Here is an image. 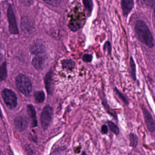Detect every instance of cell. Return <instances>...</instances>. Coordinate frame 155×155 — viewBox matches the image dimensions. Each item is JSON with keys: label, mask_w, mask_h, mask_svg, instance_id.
<instances>
[{"label": "cell", "mask_w": 155, "mask_h": 155, "mask_svg": "<svg viewBox=\"0 0 155 155\" xmlns=\"http://www.w3.org/2000/svg\"><path fill=\"white\" fill-rule=\"evenodd\" d=\"M107 123L110 130L111 132H113V133L116 135H118L119 134V128L118 127L114 122L108 120Z\"/></svg>", "instance_id": "21"}, {"label": "cell", "mask_w": 155, "mask_h": 155, "mask_svg": "<svg viewBox=\"0 0 155 155\" xmlns=\"http://www.w3.org/2000/svg\"><path fill=\"white\" fill-rule=\"evenodd\" d=\"M135 31L140 41L150 48L154 46V38L152 34L144 21L139 20L135 24Z\"/></svg>", "instance_id": "1"}, {"label": "cell", "mask_w": 155, "mask_h": 155, "mask_svg": "<svg viewBox=\"0 0 155 155\" xmlns=\"http://www.w3.org/2000/svg\"><path fill=\"white\" fill-rule=\"evenodd\" d=\"M8 18L10 31L12 34H18L19 32L18 30L16 22V17L12 6H10L8 9Z\"/></svg>", "instance_id": "6"}, {"label": "cell", "mask_w": 155, "mask_h": 155, "mask_svg": "<svg viewBox=\"0 0 155 155\" xmlns=\"http://www.w3.org/2000/svg\"><path fill=\"white\" fill-rule=\"evenodd\" d=\"M129 138L130 146L132 148H136L138 144V137L134 133H131L129 135Z\"/></svg>", "instance_id": "15"}, {"label": "cell", "mask_w": 155, "mask_h": 155, "mask_svg": "<svg viewBox=\"0 0 155 155\" xmlns=\"http://www.w3.org/2000/svg\"><path fill=\"white\" fill-rule=\"evenodd\" d=\"M140 107L142 110L144 120L147 128L150 132L153 133L155 130V124L154 119L150 112L146 108V107L143 104L140 105Z\"/></svg>", "instance_id": "5"}, {"label": "cell", "mask_w": 155, "mask_h": 155, "mask_svg": "<svg viewBox=\"0 0 155 155\" xmlns=\"http://www.w3.org/2000/svg\"><path fill=\"white\" fill-rule=\"evenodd\" d=\"M53 109L49 105L45 106L41 112L40 120L41 126L44 129H48L52 120Z\"/></svg>", "instance_id": "4"}, {"label": "cell", "mask_w": 155, "mask_h": 155, "mask_svg": "<svg viewBox=\"0 0 155 155\" xmlns=\"http://www.w3.org/2000/svg\"><path fill=\"white\" fill-rule=\"evenodd\" d=\"M61 65L64 69L71 71L75 68L76 63L72 60L64 59L61 61Z\"/></svg>", "instance_id": "13"}, {"label": "cell", "mask_w": 155, "mask_h": 155, "mask_svg": "<svg viewBox=\"0 0 155 155\" xmlns=\"http://www.w3.org/2000/svg\"><path fill=\"white\" fill-rule=\"evenodd\" d=\"M28 112L30 117L31 119L32 127H36L38 125V121L36 117V110L32 105H29L28 106Z\"/></svg>", "instance_id": "12"}, {"label": "cell", "mask_w": 155, "mask_h": 155, "mask_svg": "<svg viewBox=\"0 0 155 155\" xmlns=\"http://www.w3.org/2000/svg\"><path fill=\"white\" fill-rule=\"evenodd\" d=\"M30 51L32 54L36 55L43 54L45 51V47L41 41H36L31 45Z\"/></svg>", "instance_id": "7"}, {"label": "cell", "mask_w": 155, "mask_h": 155, "mask_svg": "<svg viewBox=\"0 0 155 155\" xmlns=\"http://www.w3.org/2000/svg\"><path fill=\"white\" fill-rule=\"evenodd\" d=\"M3 55H4V52H3V48L1 43H0V60L2 59Z\"/></svg>", "instance_id": "26"}, {"label": "cell", "mask_w": 155, "mask_h": 155, "mask_svg": "<svg viewBox=\"0 0 155 155\" xmlns=\"http://www.w3.org/2000/svg\"><path fill=\"white\" fill-rule=\"evenodd\" d=\"M14 124L18 130L22 131L26 129L28 127V121L26 118L19 116L15 119L14 120Z\"/></svg>", "instance_id": "9"}, {"label": "cell", "mask_w": 155, "mask_h": 155, "mask_svg": "<svg viewBox=\"0 0 155 155\" xmlns=\"http://www.w3.org/2000/svg\"><path fill=\"white\" fill-rule=\"evenodd\" d=\"M18 89L25 96H29L32 91V83L30 79L23 74H20L16 79Z\"/></svg>", "instance_id": "2"}, {"label": "cell", "mask_w": 155, "mask_h": 155, "mask_svg": "<svg viewBox=\"0 0 155 155\" xmlns=\"http://www.w3.org/2000/svg\"><path fill=\"white\" fill-rule=\"evenodd\" d=\"M8 76L7 65L6 63H3L0 66V81H2L6 79Z\"/></svg>", "instance_id": "16"}, {"label": "cell", "mask_w": 155, "mask_h": 155, "mask_svg": "<svg viewBox=\"0 0 155 155\" xmlns=\"http://www.w3.org/2000/svg\"><path fill=\"white\" fill-rule=\"evenodd\" d=\"M2 113L1 110L0 109V117H2Z\"/></svg>", "instance_id": "28"}, {"label": "cell", "mask_w": 155, "mask_h": 155, "mask_svg": "<svg viewBox=\"0 0 155 155\" xmlns=\"http://www.w3.org/2000/svg\"><path fill=\"white\" fill-rule=\"evenodd\" d=\"M114 91L116 92V94L118 96V97H119L120 98L121 100L123 101V102H124V104L125 105H127V106H128L129 104V102L127 98L126 97V95L125 94H123L122 92H120L118 89L117 88L115 87L114 88Z\"/></svg>", "instance_id": "20"}, {"label": "cell", "mask_w": 155, "mask_h": 155, "mask_svg": "<svg viewBox=\"0 0 155 155\" xmlns=\"http://www.w3.org/2000/svg\"><path fill=\"white\" fill-rule=\"evenodd\" d=\"M45 86L47 91L49 94H51L53 88V73L51 71L46 74L44 79Z\"/></svg>", "instance_id": "11"}, {"label": "cell", "mask_w": 155, "mask_h": 155, "mask_svg": "<svg viewBox=\"0 0 155 155\" xmlns=\"http://www.w3.org/2000/svg\"><path fill=\"white\" fill-rule=\"evenodd\" d=\"M133 0H121V6L123 15L127 16L134 7Z\"/></svg>", "instance_id": "8"}, {"label": "cell", "mask_w": 155, "mask_h": 155, "mask_svg": "<svg viewBox=\"0 0 155 155\" xmlns=\"http://www.w3.org/2000/svg\"><path fill=\"white\" fill-rule=\"evenodd\" d=\"M43 1L49 5L57 6L61 3L62 0H43Z\"/></svg>", "instance_id": "22"}, {"label": "cell", "mask_w": 155, "mask_h": 155, "mask_svg": "<svg viewBox=\"0 0 155 155\" xmlns=\"http://www.w3.org/2000/svg\"><path fill=\"white\" fill-rule=\"evenodd\" d=\"M83 2L86 11L88 14H90L93 9V2L92 0H83Z\"/></svg>", "instance_id": "19"}, {"label": "cell", "mask_w": 155, "mask_h": 155, "mask_svg": "<svg viewBox=\"0 0 155 155\" xmlns=\"http://www.w3.org/2000/svg\"><path fill=\"white\" fill-rule=\"evenodd\" d=\"M23 2L26 4H30L32 2V0H21Z\"/></svg>", "instance_id": "27"}, {"label": "cell", "mask_w": 155, "mask_h": 155, "mask_svg": "<svg viewBox=\"0 0 155 155\" xmlns=\"http://www.w3.org/2000/svg\"><path fill=\"white\" fill-rule=\"evenodd\" d=\"M2 96L8 107L13 109L17 107L18 104L17 96L11 90L8 89L3 90L2 92Z\"/></svg>", "instance_id": "3"}, {"label": "cell", "mask_w": 155, "mask_h": 155, "mask_svg": "<svg viewBox=\"0 0 155 155\" xmlns=\"http://www.w3.org/2000/svg\"><path fill=\"white\" fill-rule=\"evenodd\" d=\"M130 74L132 79L134 81L137 80L136 76V65L133 58L131 57L130 60Z\"/></svg>", "instance_id": "14"}, {"label": "cell", "mask_w": 155, "mask_h": 155, "mask_svg": "<svg viewBox=\"0 0 155 155\" xmlns=\"http://www.w3.org/2000/svg\"><path fill=\"white\" fill-rule=\"evenodd\" d=\"M21 28L26 31H30L32 30V27L31 23L28 19L23 18L21 21Z\"/></svg>", "instance_id": "18"}, {"label": "cell", "mask_w": 155, "mask_h": 155, "mask_svg": "<svg viewBox=\"0 0 155 155\" xmlns=\"http://www.w3.org/2000/svg\"><path fill=\"white\" fill-rule=\"evenodd\" d=\"M34 98L38 103H42L45 99V94L42 91H36L34 93Z\"/></svg>", "instance_id": "17"}, {"label": "cell", "mask_w": 155, "mask_h": 155, "mask_svg": "<svg viewBox=\"0 0 155 155\" xmlns=\"http://www.w3.org/2000/svg\"><path fill=\"white\" fill-rule=\"evenodd\" d=\"M43 54L36 55L32 59V63L34 68L38 70L41 69L44 66L45 58Z\"/></svg>", "instance_id": "10"}, {"label": "cell", "mask_w": 155, "mask_h": 155, "mask_svg": "<svg viewBox=\"0 0 155 155\" xmlns=\"http://www.w3.org/2000/svg\"><path fill=\"white\" fill-rule=\"evenodd\" d=\"M92 58H93V57H92V55H90V54H86L83 56L82 60L84 62L89 63V62H91Z\"/></svg>", "instance_id": "23"}, {"label": "cell", "mask_w": 155, "mask_h": 155, "mask_svg": "<svg viewBox=\"0 0 155 155\" xmlns=\"http://www.w3.org/2000/svg\"><path fill=\"white\" fill-rule=\"evenodd\" d=\"M107 49V50L108 51L109 54H110L111 53V46H110V43L108 41H107L105 43V46L104 47V50L106 51V50Z\"/></svg>", "instance_id": "24"}, {"label": "cell", "mask_w": 155, "mask_h": 155, "mask_svg": "<svg viewBox=\"0 0 155 155\" xmlns=\"http://www.w3.org/2000/svg\"><path fill=\"white\" fill-rule=\"evenodd\" d=\"M101 132L103 134H107L108 132V127L106 125H103L101 127Z\"/></svg>", "instance_id": "25"}]
</instances>
